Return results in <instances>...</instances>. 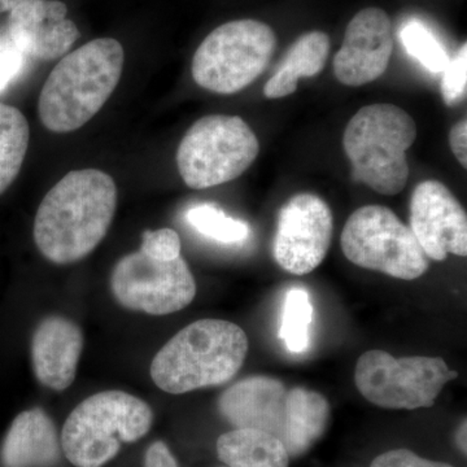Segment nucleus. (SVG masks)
Wrapping results in <instances>:
<instances>
[{"instance_id":"nucleus-1","label":"nucleus","mask_w":467,"mask_h":467,"mask_svg":"<svg viewBox=\"0 0 467 467\" xmlns=\"http://www.w3.org/2000/svg\"><path fill=\"white\" fill-rule=\"evenodd\" d=\"M117 187L99 169L70 171L43 198L34 220V242L57 265L85 259L109 233Z\"/></svg>"},{"instance_id":"nucleus-2","label":"nucleus","mask_w":467,"mask_h":467,"mask_svg":"<svg viewBox=\"0 0 467 467\" xmlns=\"http://www.w3.org/2000/svg\"><path fill=\"white\" fill-rule=\"evenodd\" d=\"M125 52L113 38L86 43L58 61L39 97V119L54 133H70L97 115L121 78Z\"/></svg>"},{"instance_id":"nucleus-3","label":"nucleus","mask_w":467,"mask_h":467,"mask_svg":"<svg viewBox=\"0 0 467 467\" xmlns=\"http://www.w3.org/2000/svg\"><path fill=\"white\" fill-rule=\"evenodd\" d=\"M248 337L241 326L225 319L192 322L156 353L150 374L171 395L226 384L241 370Z\"/></svg>"},{"instance_id":"nucleus-4","label":"nucleus","mask_w":467,"mask_h":467,"mask_svg":"<svg viewBox=\"0 0 467 467\" xmlns=\"http://www.w3.org/2000/svg\"><path fill=\"white\" fill-rule=\"evenodd\" d=\"M416 138V122L398 106L377 103L359 109L343 137L353 180L382 195H398L408 183L407 150Z\"/></svg>"},{"instance_id":"nucleus-5","label":"nucleus","mask_w":467,"mask_h":467,"mask_svg":"<svg viewBox=\"0 0 467 467\" xmlns=\"http://www.w3.org/2000/svg\"><path fill=\"white\" fill-rule=\"evenodd\" d=\"M153 411L142 399L124 391H103L73 409L61 431V450L76 467H101L122 444L149 434Z\"/></svg>"},{"instance_id":"nucleus-6","label":"nucleus","mask_w":467,"mask_h":467,"mask_svg":"<svg viewBox=\"0 0 467 467\" xmlns=\"http://www.w3.org/2000/svg\"><path fill=\"white\" fill-rule=\"evenodd\" d=\"M276 47L275 30L261 21H230L202 42L192 58V78L201 88L230 95L256 81Z\"/></svg>"},{"instance_id":"nucleus-7","label":"nucleus","mask_w":467,"mask_h":467,"mask_svg":"<svg viewBox=\"0 0 467 467\" xmlns=\"http://www.w3.org/2000/svg\"><path fill=\"white\" fill-rule=\"evenodd\" d=\"M259 150L256 134L242 117L205 116L181 140L178 171L190 189H209L241 177Z\"/></svg>"},{"instance_id":"nucleus-8","label":"nucleus","mask_w":467,"mask_h":467,"mask_svg":"<svg viewBox=\"0 0 467 467\" xmlns=\"http://www.w3.org/2000/svg\"><path fill=\"white\" fill-rule=\"evenodd\" d=\"M344 256L359 267L413 281L430 266L410 227L391 209L365 205L350 214L340 236Z\"/></svg>"},{"instance_id":"nucleus-9","label":"nucleus","mask_w":467,"mask_h":467,"mask_svg":"<svg viewBox=\"0 0 467 467\" xmlns=\"http://www.w3.org/2000/svg\"><path fill=\"white\" fill-rule=\"evenodd\" d=\"M457 377L441 358H395L379 349L365 352L355 370L356 387L368 401L407 410L432 407L445 384Z\"/></svg>"},{"instance_id":"nucleus-10","label":"nucleus","mask_w":467,"mask_h":467,"mask_svg":"<svg viewBox=\"0 0 467 467\" xmlns=\"http://www.w3.org/2000/svg\"><path fill=\"white\" fill-rule=\"evenodd\" d=\"M110 290L125 309L167 316L192 303L196 282L182 254L158 260L138 251L126 254L113 267Z\"/></svg>"},{"instance_id":"nucleus-11","label":"nucleus","mask_w":467,"mask_h":467,"mask_svg":"<svg viewBox=\"0 0 467 467\" xmlns=\"http://www.w3.org/2000/svg\"><path fill=\"white\" fill-rule=\"evenodd\" d=\"M333 232L327 202L315 193H297L279 211L273 256L285 272L309 275L325 260Z\"/></svg>"},{"instance_id":"nucleus-12","label":"nucleus","mask_w":467,"mask_h":467,"mask_svg":"<svg viewBox=\"0 0 467 467\" xmlns=\"http://www.w3.org/2000/svg\"><path fill=\"white\" fill-rule=\"evenodd\" d=\"M410 230L429 259L444 261L450 254L466 257L465 209L439 181H425L414 189Z\"/></svg>"},{"instance_id":"nucleus-13","label":"nucleus","mask_w":467,"mask_h":467,"mask_svg":"<svg viewBox=\"0 0 467 467\" xmlns=\"http://www.w3.org/2000/svg\"><path fill=\"white\" fill-rule=\"evenodd\" d=\"M393 50L391 20L383 9H362L350 20L334 57L339 82L358 88L376 81L389 66Z\"/></svg>"},{"instance_id":"nucleus-14","label":"nucleus","mask_w":467,"mask_h":467,"mask_svg":"<svg viewBox=\"0 0 467 467\" xmlns=\"http://www.w3.org/2000/svg\"><path fill=\"white\" fill-rule=\"evenodd\" d=\"M58 0H27L9 11L8 36L26 57L50 61L63 57L79 38Z\"/></svg>"},{"instance_id":"nucleus-15","label":"nucleus","mask_w":467,"mask_h":467,"mask_svg":"<svg viewBox=\"0 0 467 467\" xmlns=\"http://www.w3.org/2000/svg\"><path fill=\"white\" fill-rule=\"evenodd\" d=\"M288 389L281 380L248 377L223 392L218 410L234 429H252L284 439Z\"/></svg>"},{"instance_id":"nucleus-16","label":"nucleus","mask_w":467,"mask_h":467,"mask_svg":"<svg viewBox=\"0 0 467 467\" xmlns=\"http://www.w3.org/2000/svg\"><path fill=\"white\" fill-rule=\"evenodd\" d=\"M84 333L72 319L51 316L42 319L32 337L34 374L52 391H66L75 382L84 350Z\"/></svg>"},{"instance_id":"nucleus-17","label":"nucleus","mask_w":467,"mask_h":467,"mask_svg":"<svg viewBox=\"0 0 467 467\" xmlns=\"http://www.w3.org/2000/svg\"><path fill=\"white\" fill-rule=\"evenodd\" d=\"M61 441L50 416L39 408L15 418L2 447L5 467H51L61 456Z\"/></svg>"},{"instance_id":"nucleus-18","label":"nucleus","mask_w":467,"mask_h":467,"mask_svg":"<svg viewBox=\"0 0 467 467\" xmlns=\"http://www.w3.org/2000/svg\"><path fill=\"white\" fill-rule=\"evenodd\" d=\"M330 404L325 396L304 387L288 389L284 442L290 459L304 456L325 435Z\"/></svg>"},{"instance_id":"nucleus-19","label":"nucleus","mask_w":467,"mask_h":467,"mask_svg":"<svg viewBox=\"0 0 467 467\" xmlns=\"http://www.w3.org/2000/svg\"><path fill=\"white\" fill-rule=\"evenodd\" d=\"M330 52V38L324 32H309L299 36L266 82L267 99H281L294 94L301 77L318 76L325 69Z\"/></svg>"},{"instance_id":"nucleus-20","label":"nucleus","mask_w":467,"mask_h":467,"mask_svg":"<svg viewBox=\"0 0 467 467\" xmlns=\"http://www.w3.org/2000/svg\"><path fill=\"white\" fill-rule=\"evenodd\" d=\"M217 454L227 467H288L290 463L281 439L260 430L234 429L221 435Z\"/></svg>"},{"instance_id":"nucleus-21","label":"nucleus","mask_w":467,"mask_h":467,"mask_svg":"<svg viewBox=\"0 0 467 467\" xmlns=\"http://www.w3.org/2000/svg\"><path fill=\"white\" fill-rule=\"evenodd\" d=\"M29 140L26 117L16 107L0 103V195L20 173Z\"/></svg>"},{"instance_id":"nucleus-22","label":"nucleus","mask_w":467,"mask_h":467,"mask_svg":"<svg viewBox=\"0 0 467 467\" xmlns=\"http://www.w3.org/2000/svg\"><path fill=\"white\" fill-rule=\"evenodd\" d=\"M313 306L304 288L294 287L285 295L284 321L279 337L291 353H303L309 347V327L312 325Z\"/></svg>"},{"instance_id":"nucleus-23","label":"nucleus","mask_w":467,"mask_h":467,"mask_svg":"<svg viewBox=\"0 0 467 467\" xmlns=\"http://www.w3.org/2000/svg\"><path fill=\"white\" fill-rule=\"evenodd\" d=\"M187 223L202 236L223 244H234L247 239L250 226L241 220L227 216L214 204H199L186 213Z\"/></svg>"},{"instance_id":"nucleus-24","label":"nucleus","mask_w":467,"mask_h":467,"mask_svg":"<svg viewBox=\"0 0 467 467\" xmlns=\"http://www.w3.org/2000/svg\"><path fill=\"white\" fill-rule=\"evenodd\" d=\"M402 46L411 57L420 61L429 72H444L451 58L441 43L422 23L409 21L400 32Z\"/></svg>"},{"instance_id":"nucleus-25","label":"nucleus","mask_w":467,"mask_h":467,"mask_svg":"<svg viewBox=\"0 0 467 467\" xmlns=\"http://www.w3.org/2000/svg\"><path fill=\"white\" fill-rule=\"evenodd\" d=\"M467 88V45L463 43L444 72L441 78V94L447 106H454L466 97Z\"/></svg>"},{"instance_id":"nucleus-26","label":"nucleus","mask_w":467,"mask_h":467,"mask_svg":"<svg viewBox=\"0 0 467 467\" xmlns=\"http://www.w3.org/2000/svg\"><path fill=\"white\" fill-rule=\"evenodd\" d=\"M147 256L158 260H173L181 256V239L173 229L146 230L140 250Z\"/></svg>"},{"instance_id":"nucleus-27","label":"nucleus","mask_w":467,"mask_h":467,"mask_svg":"<svg viewBox=\"0 0 467 467\" xmlns=\"http://www.w3.org/2000/svg\"><path fill=\"white\" fill-rule=\"evenodd\" d=\"M26 57L11 39L0 41V92L5 90L26 67Z\"/></svg>"},{"instance_id":"nucleus-28","label":"nucleus","mask_w":467,"mask_h":467,"mask_svg":"<svg viewBox=\"0 0 467 467\" xmlns=\"http://www.w3.org/2000/svg\"><path fill=\"white\" fill-rule=\"evenodd\" d=\"M370 467H453L450 463L436 462L417 456L409 450H393L380 454Z\"/></svg>"},{"instance_id":"nucleus-29","label":"nucleus","mask_w":467,"mask_h":467,"mask_svg":"<svg viewBox=\"0 0 467 467\" xmlns=\"http://www.w3.org/2000/svg\"><path fill=\"white\" fill-rule=\"evenodd\" d=\"M143 467H180L164 441H155L147 448Z\"/></svg>"},{"instance_id":"nucleus-30","label":"nucleus","mask_w":467,"mask_h":467,"mask_svg":"<svg viewBox=\"0 0 467 467\" xmlns=\"http://www.w3.org/2000/svg\"><path fill=\"white\" fill-rule=\"evenodd\" d=\"M451 149L463 168H467V119H461L451 128L450 133Z\"/></svg>"},{"instance_id":"nucleus-31","label":"nucleus","mask_w":467,"mask_h":467,"mask_svg":"<svg viewBox=\"0 0 467 467\" xmlns=\"http://www.w3.org/2000/svg\"><path fill=\"white\" fill-rule=\"evenodd\" d=\"M466 420H463L462 425L460 426L457 431V444H459L461 451L466 454Z\"/></svg>"},{"instance_id":"nucleus-32","label":"nucleus","mask_w":467,"mask_h":467,"mask_svg":"<svg viewBox=\"0 0 467 467\" xmlns=\"http://www.w3.org/2000/svg\"><path fill=\"white\" fill-rule=\"evenodd\" d=\"M24 2H27V0H0V14L12 11V9Z\"/></svg>"}]
</instances>
